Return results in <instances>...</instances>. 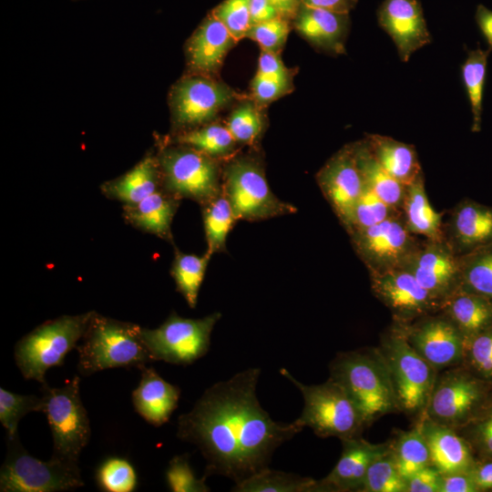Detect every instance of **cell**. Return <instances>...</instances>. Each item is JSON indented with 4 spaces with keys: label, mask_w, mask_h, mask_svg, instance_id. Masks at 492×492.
<instances>
[{
    "label": "cell",
    "mask_w": 492,
    "mask_h": 492,
    "mask_svg": "<svg viewBox=\"0 0 492 492\" xmlns=\"http://www.w3.org/2000/svg\"><path fill=\"white\" fill-rule=\"evenodd\" d=\"M260 374L259 368H249L214 384L178 418L177 436L200 450L205 477L222 475L238 483L268 467L277 447L302 429L272 420L261 407Z\"/></svg>",
    "instance_id": "obj_1"
},
{
    "label": "cell",
    "mask_w": 492,
    "mask_h": 492,
    "mask_svg": "<svg viewBox=\"0 0 492 492\" xmlns=\"http://www.w3.org/2000/svg\"><path fill=\"white\" fill-rule=\"evenodd\" d=\"M330 378L345 389L366 426L399 411L388 369L377 348L339 353L330 364Z\"/></svg>",
    "instance_id": "obj_2"
},
{
    "label": "cell",
    "mask_w": 492,
    "mask_h": 492,
    "mask_svg": "<svg viewBox=\"0 0 492 492\" xmlns=\"http://www.w3.org/2000/svg\"><path fill=\"white\" fill-rule=\"evenodd\" d=\"M140 326L93 313L77 345V371L84 376L109 368L142 369L154 362L140 336Z\"/></svg>",
    "instance_id": "obj_3"
},
{
    "label": "cell",
    "mask_w": 492,
    "mask_h": 492,
    "mask_svg": "<svg viewBox=\"0 0 492 492\" xmlns=\"http://www.w3.org/2000/svg\"><path fill=\"white\" fill-rule=\"evenodd\" d=\"M388 369L399 411L420 419L437 372L409 344L395 323L377 348Z\"/></svg>",
    "instance_id": "obj_4"
},
{
    "label": "cell",
    "mask_w": 492,
    "mask_h": 492,
    "mask_svg": "<svg viewBox=\"0 0 492 492\" xmlns=\"http://www.w3.org/2000/svg\"><path fill=\"white\" fill-rule=\"evenodd\" d=\"M281 374L302 393L303 408L294 421L302 428L307 426L322 438L340 440L360 436L366 426L357 406L345 389L332 378L320 384H304L286 369Z\"/></svg>",
    "instance_id": "obj_5"
},
{
    "label": "cell",
    "mask_w": 492,
    "mask_h": 492,
    "mask_svg": "<svg viewBox=\"0 0 492 492\" xmlns=\"http://www.w3.org/2000/svg\"><path fill=\"white\" fill-rule=\"evenodd\" d=\"M221 187L237 220H262L297 211L296 207L272 193L263 164L253 155L226 159L222 164Z\"/></svg>",
    "instance_id": "obj_6"
},
{
    "label": "cell",
    "mask_w": 492,
    "mask_h": 492,
    "mask_svg": "<svg viewBox=\"0 0 492 492\" xmlns=\"http://www.w3.org/2000/svg\"><path fill=\"white\" fill-rule=\"evenodd\" d=\"M491 403L492 383L462 364L437 373L423 416L459 429Z\"/></svg>",
    "instance_id": "obj_7"
},
{
    "label": "cell",
    "mask_w": 492,
    "mask_h": 492,
    "mask_svg": "<svg viewBox=\"0 0 492 492\" xmlns=\"http://www.w3.org/2000/svg\"><path fill=\"white\" fill-rule=\"evenodd\" d=\"M93 313L60 316L23 336L14 351L16 365L23 376L46 384V372L64 364L67 354L81 340Z\"/></svg>",
    "instance_id": "obj_8"
},
{
    "label": "cell",
    "mask_w": 492,
    "mask_h": 492,
    "mask_svg": "<svg viewBox=\"0 0 492 492\" xmlns=\"http://www.w3.org/2000/svg\"><path fill=\"white\" fill-rule=\"evenodd\" d=\"M78 463L31 456L19 436L6 438L5 459L0 469L1 492H57L83 487Z\"/></svg>",
    "instance_id": "obj_9"
},
{
    "label": "cell",
    "mask_w": 492,
    "mask_h": 492,
    "mask_svg": "<svg viewBox=\"0 0 492 492\" xmlns=\"http://www.w3.org/2000/svg\"><path fill=\"white\" fill-rule=\"evenodd\" d=\"M80 379L75 375L60 387L41 384V396L53 438L52 456L78 463L87 445L91 428L88 415L80 398Z\"/></svg>",
    "instance_id": "obj_10"
},
{
    "label": "cell",
    "mask_w": 492,
    "mask_h": 492,
    "mask_svg": "<svg viewBox=\"0 0 492 492\" xmlns=\"http://www.w3.org/2000/svg\"><path fill=\"white\" fill-rule=\"evenodd\" d=\"M158 161L162 188L179 200L202 205L222 190L220 159L181 145L164 149Z\"/></svg>",
    "instance_id": "obj_11"
},
{
    "label": "cell",
    "mask_w": 492,
    "mask_h": 492,
    "mask_svg": "<svg viewBox=\"0 0 492 492\" xmlns=\"http://www.w3.org/2000/svg\"><path fill=\"white\" fill-rule=\"evenodd\" d=\"M220 313L203 318H184L176 313L157 328H140V336L153 361L188 365L203 357L210 349L211 332Z\"/></svg>",
    "instance_id": "obj_12"
},
{
    "label": "cell",
    "mask_w": 492,
    "mask_h": 492,
    "mask_svg": "<svg viewBox=\"0 0 492 492\" xmlns=\"http://www.w3.org/2000/svg\"><path fill=\"white\" fill-rule=\"evenodd\" d=\"M349 236L369 274L401 268L421 241L408 231L402 212Z\"/></svg>",
    "instance_id": "obj_13"
},
{
    "label": "cell",
    "mask_w": 492,
    "mask_h": 492,
    "mask_svg": "<svg viewBox=\"0 0 492 492\" xmlns=\"http://www.w3.org/2000/svg\"><path fill=\"white\" fill-rule=\"evenodd\" d=\"M409 344L437 373L463 364L465 338L441 311L411 323L394 322Z\"/></svg>",
    "instance_id": "obj_14"
},
{
    "label": "cell",
    "mask_w": 492,
    "mask_h": 492,
    "mask_svg": "<svg viewBox=\"0 0 492 492\" xmlns=\"http://www.w3.org/2000/svg\"><path fill=\"white\" fill-rule=\"evenodd\" d=\"M374 296L391 312L394 322L411 323L441 310L442 303L404 269L370 274Z\"/></svg>",
    "instance_id": "obj_15"
},
{
    "label": "cell",
    "mask_w": 492,
    "mask_h": 492,
    "mask_svg": "<svg viewBox=\"0 0 492 492\" xmlns=\"http://www.w3.org/2000/svg\"><path fill=\"white\" fill-rule=\"evenodd\" d=\"M442 304L460 287L459 256L445 240L420 241L403 266Z\"/></svg>",
    "instance_id": "obj_16"
},
{
    "label": "cell",
    "mask_w": 492,
    "mask_h": 492,
    "mask_svg": "<svg viewBox=\"0 0 492 492\" xmlns=\"http://www.w3.org/2000/svg\"><path fill=\"white\" fill-rule=\"evenodd\" d=\"M324 198L347 231L356 203L364 190L353 143L337 151L316 174Z\"/></svg>",
    "instance_id": "obj_17"
},
{
    "label": "cell",
    "mask_w": 492,
    "mask_h": 492,
    "mask_svg": "<svg viewBox=\"0 0 492 492\" xmlns=\"http://www.w3.org/2000/svg\"><path fill=\"white\" fill-rule=\"evenodd\" d=\"M236 97L227 85L207 77H187L172 92L175 120L183 126H197L211 120Z\"/></svg>",
    "instance_id": "obj_18"
},
{
    "label": "cell",
    "mask_w": 492,
    "mask_h": 492,
    "mask_svg": "<svg viewBox=\"0 0 492 492\" xmlns=\"http://www.w3.org/2000/svg\"><path fill=\"white\" fill-rule=\"evenodd\" d=\"M377 21L393 40L403 62H408L415 51L431 43L418 0H384L377 11Z\"/></svg>",
    "instance_id": "obj_19"
},
{
    "label": "cell",
    "mask_w": 492,
    "mask_h": 492,
    "mask_svg": "<svg viewBox=\"0 0 492 492\" xmlns=\"http://www.w3.org/2000/svg\"><path fill=\"white\" fill-rule=\"evenodd\" d=\"M342 454L332 471L317 480L315 491H361L371 464L390 442L370 443L360 436L342 439Z\"/></svg>",
    "instance_id": "obj_20"
},
{
    "label": "cell",
    "mask_w": 492,
    "mask_h": 492,
    "mask_svg": "<svg viewBox=\"0 0 492 492\" xmlns=\"http://www.w3.org/2000/svg\"><path fill=\"white\" fill-rule=\"evenodd\" d=\"M444 240L458 256L492 243V207L461 200L444 223Z\"/></svg>",
    "instance_id": "obj_21"
},
{
    "label": "cell",
    "mask_w": 492,
    "mask_h": 492,
    "mask_svg": "<svg viewBox=\"0 0 492 492\" xmlns=\"http://www.w3.org/2000/svg\"><path fill=\"white\" fill-rule=\"evenodd\" d=\"M426 441L431 465L442 475L470 473L477 462L469 444L456 429L425 416L416 421Z\"/></svg>",
    "instance_id": "obj_22"
},
{
    "label": "cell",
    "mask_w": 492,
    "mask_h": 492,
    "mask_svg": "<svg viewBox=\"0 0 492 492\" xmlns=\"http://www.w3.org/2000/svg\"><path fill=\"white\" fill-rule=\"evenodd\" d=\"M292 25L304 39L319 50L331 55L345 53L344 44L350 27L349 14L302 4Z\"/></svg>",
    "instance_id": "obj_23"
},
{
    "label": "cell",
    "mask_w": 492,
    "mask_h": 492,
    "mask_svg": "<svg viewBox=\"0 0 492 492\" xmlns=\"http://www.w3.org/2000/svg\"><path fill=\"white\" fill-rule=\"evenodd\" d=\"M180 389L163 379L152 367L141 369V378L132 392L135 411L149 424L167 423L178 406Z\"/></svg>",
    "instance_id": "obj_24"
},
{
    "label": "cell",
    "mask_w": 492,
    "mask_h": 492,
    "mask_svg": "<svg viewBox=\"0 0 492 492\" xmlns=\"http://www.w3.org/2000/svg\"><path fill=\"white\" fill-rule=\"evenodd\" d=\"M235 43L226 26L210 13L189 41L190 64L197 71L214 73Z\"/></svg>",
    "instance_id": "obj_25"
},
{
    "label": "cell",
    "mask_w": 492,
    "mask_h": 492,
    "mask_svg": "<svg viewBox=\"0 0 492 492\" xmlns=\"http://www.w3.org/2000/svg\"><path fill=\"white\" fill-rule=\"evenodd\" d=\"M401 212L411 233L431 241L444 240L443 215L429 202L423 173L405 186Z\"/></svg>",
    "instance_id": "obj_26"
},
{
    "label": "cell",
    "mask_w": 492,
    "mask_h": 492,
    "mask_svg": "<svg viewBox=\"0 0 492 492\" xmlns=\"http://www.w3.org/2000/svg\"><path fill=\"white\" fill-rule=\"evenodd\" d=\"M364 140L379 164L404 185L423 173L413 145L379 134H367Z\"/></svg>",
    "instance_id": "obj_27"
},
{
    "label": "cell",
    "mask_w": 492,
    "mask_h": 492,
    "mask_svg": "<svg viewBox=\"0 0 492 492\" xmlns=\"http://www.w3.org/2000/svg\"><path fill=\"white\" fill-rule=\"evenodd\" d=\"M440 311L458 328L465 341L492 324V300L461 288L443 302Z\"/></svg>",
    "instance_id": "obj_28"
},
{
    "label": "cell",
    "mask_w": 492,
    "mask_h": 492,
    "mask_svg": "<svg viewBox=\"0 0 492 492\" xmlns=\"http://www.w3.org/2000/svg\"><path fill=\"white\" fill-rule=\"evenodd\" d=\"M179 202V199L159 190L136 204L125 205V217L134 226L171 241V223Z\"/></svg>",
    "instance_id": "obj_29"
},
{
    "label": "cell",
    "mask_w": 492,
    "mask_h": 492,
    "mask_svg": "<svg viewBox=\"0 0 492 492\" xmlns=\"http://www.w3.org/2000/svg\"><path fill=\"white\" fill-rule=\"evenodd\" d=\"M161 186L159 161L148 156L123 176L105 183L102 190L125 205H133L159 190Z\"/></svg>",
    "instance_id": "obj_30"
},
{
    "label": "cell",
    "mask_w": 492,
    "mask_h": 492,
    "mask_svg": "<svg viewBox=\"0 0 492 492\" xmlns=\"http://www.w3.org/2000/svg\"><path fill=\"white\" fill-rule=\"evenodd\" d=\"M364 184L392 208L401 210L405 185L391 176L371 153L364 138L353 143Z\"/></svg>",
    "instance_id": "obj_31"
},
{
    "label": "cell",
    "mask_w": 492,
    "mask_h": 492,
    "mask_svg": "<svg viewBox=\"0 0 492 492\" xmlns=\"http://www.w3.org/2000/svg\"><path fill=\"white\" fill-rule=\"evenodd\" d=\"M202 219L207 241V253L223 252L229 232L237 220L223 190L202 204Z\"/></svg>",
    "instance_id": "obj_32"
},
{
    "label": "cell",
    "mask_w": 492,
    "mask_h": 492,
    "mask_svg": "<svg viewBox=\"0 0 492 492\" xmlns=\"http://www.w3.org/2000/svg\"><path fill=\"white\" fill-rule=\"evenodd\" d=\"M492 48L477 47L468 50L467 56L461 67L464 87L470 103L473 132L481 130L483 112V94L487 76V66Z\"/></svg>",
    "instance_id": "obj_33"
},
{
    "label": "cell",
    "mask_w": 492,
    "mask_h": 492,
    "mask_svg": "<svg viewBox=\"0 0 492 492\" xmlns=\"http://www.w3.org/2000/svg\"><path fill=\"white\" fill-rule=\"evenodd\" d=\"M390 448L397 470L405 480L431 465L429 449L417 424L410 430L400 432L390 442Z\"/></svg>",
    "instance_id": "obj_34"
},
{
    "label": "cell",
    "mask_w": 492,
    "mask_h": 492,
    "mask_svg": "<svg viewBox=\"0 0 492 492\" xmlns=\"http://www.w3.org/2000/svg\"><path fill=\"white\" fill-rule=\"evenodd\" d=\"M317 480L268 467L236 483L237 492H314Z\"/></svg>",
    "instance_id": "obj_35"
},
{
    "label": "cell",
    "mask_w": 492,
    "mask_h": 492,
    "mask_svg": "<svg viewBox=\"0 0 492 492\" xmlns=\"http://www.w3.org/2000/svg\"><path fill=\"white\" fill-rule=\"evenodd\" d=\"M177 142L222 160L235 155L237 145L226 125L217 123L183 132L177 137Z\"/></svg>",
    "instance_id": "obj_36"
},
{
    "label": "cell",
    "mask_w": 492,
    "mask_h": 492,
    "mask_svg": "<svg viewBox=\"0 0 492 492\" xmlns=\"http://www.w3.org/2000/svg\"><path fill=\"white\" fill-rule=\"evenodd\" d=\"M460 287L492 300V243L459 256Z\"/></svg>",
    "instance_id": "obj_37"
},
{
    "label": "cell",
    "mask_w": 492,
    "mask_h": 492,
    "mask_svg": "<svg viewBox=\"0 0 492 492\" xmlns=\"http://www.w3.org/2000/svg\"><path fill=\"white\" fill-rule=\"evenodd\" d=\"M210 255L189 254L177 251L171 266L177 290L182 294L188 305L195 308Z\"/></svg>",
    "instance_id": "obj_38"
},
{
    "label": "cell",
    "mask_w": 492,
    "mask_h": 492,
    "mask_svg": "<svg viewBox=\"0 0 492 492\" xmlns=\"http://www.w3.org/2000/svg\"><path fill=\"white\" fill-rule=\"evenodd\" d=\"M42 396L20 395L0 388V422L6 429L7 438H14L22 417L31 412H43Z\"/></svg>",
    "instance_id": "obj_39"
},
{
    "label": "cell",
    "mask_w": 492,
    "mask_h": 492,
    "mask_svg": "<svg viewBox=\"0 0 492 492\" xmlns=\"http://www.w3.org/2000/svg\"><path fill=\"white\" fill-rule=\"evenodd\" d=\"M363 492H406L405 478L399 474L390 448L370 466Z\"/></svg>",
    "instance_id": "obj_40"
},
{
    "label": "cell",
    "mask_w": 492,
    "mask_h": 492,
    "mask_svg": "<svg viewBox=\"0 0 492 492\" xmlns=\"http://www.w3.org/2000/svg\"><path fill=\"white\" fill-rule=\"evenodd\" d=\"M226 127L237 144L251 146L259 139L264 120L258 107L246 101L231 112Z\"/></svg>",
    "instance_id": "obj_41"
},
{
    "label": "cell",
    "mask_w": 492,
    "mask_h": 492,
    "mask_svg": "<svg viewBox=\"0 0 492 492\" xmlns=\"http://www.w3.org/2000/svg\"><path fill=\"white\" fill-rule=\"evenodd\" d=\"M96 479L99 487L108 492H131L137 487V474L128 460L112 456L97 467Z\"/></svg>",
    "instance_id": "obj_42"
},
{
    "label": "cell",
    "mask_w": 492,
    "mask_h": 492,
    "mask_svg": "<svg viewBox=\"0 0 492 492\" xmlns=\"http://www.w3.org/2000/svg\"><path fill=\"white\" fill-rule=\"evenodd\" d=\"M398 212L401 210L389 206L364 184L347 233L377 224Z\"/></svg>",
    "instance_id": "obj_43"
},
{
    "label": "cell",
    "mask_w": 492,
    "mask_h": 492,
    "mask_svg": "<svg viewBox=\"0 0 492 492\" xmlns=\"http://www.w3.org/2000/svg\"><path fill=\"white\" fill-rule=\"evenodd\" d=\"M463 364L492 383V324L465 341Z\"/></svg>",
    "instance_id": "obj_44"
},
{
    "label": "cell",
    "mask_w": 492,
    "mask_h": 492,
    "mask_svg": "<svg viewBox=\"0 0 492 492\" xmlns=\"http://www.w3.org/2000/svg\"><path fill=\"white\" fill-rule=\"evenodd\" d=\"M456 430L469 444L477 460L492 459V403L475 419Z\"/></svg>",
    "instance_id": "obj_45"
},
{
    "label": "cell",
    "mask_w": 492,
    "mask_h": 492,
    "mask_svg": "<svg viewBox=\"0 0 492 492\" xmlns=\"http://www.w3.org/2000/svg\"><path fill=\"white\" fill-rule=\"evenodd\" d=\"M237 41L246 36L250 27V0H224L211 12Z\"/></svg>",
    "instance_id": "obj_46"
},
{
    "label": "cell",
    "mask_w": 492,
    "mask_h": 492,
    "mask_svg": "<svg viewBox=\"0 0 492 492\" xmlns=\"http://www.w3.org/2000/svg\"><path fill=\"white\" fill-rule=\"evenodd\" d=\"M166 481L173 492H208L205 478H198L189 462V456H175L166 470Z\"/></svg>",
    "instance_id": "obj_47"
},
{
    "label": "cell",
    "mask_w": 492,
    "mask_h": 492,
    "mask_svg": "<svg viewBox=\"0 0 492 492\" xmlns=\"http://www.w3.org/2000/svg\"><path fill=\"white\" fill-rule=\"evenodd\" d=\"M291 30V21L277 17L252 25L246 36L257 42L261 50L277 53L282 48Z\"/></svg>",
    "instance_id": "obj_48"
},
{
    "label": "cell",
    "mask_w": 492,
    "mask_h": 492,
    "mask_svg": "<svg viewBox=\"0 0 492 492\" xmlns=\"http://www.w3.org/2000/svg\"><path fill=\"white\" fill-rule=\"evenodd\" d=\"M292 83L266 77L257 73L251 83L253 98L261 105L281 97L290 91Z\"/></svg>",
    "instance_id": "obj_49"
},
{
    "label": "cell",
    "mask_w": 492,
    "mask_h": 492,
    "mask_svg": "<svg viewBox=\"0 0 492 492\" xmlns=\"http://www.w3.org/2000/svg\"><path fill=\"white\" fill-rule=\"evenodd\" d=\"M442 474L432 465L405 479L406 492H440Z\"/></svg>",
    "instance_id": "obj_50"
},
{
    "label": "cell",
    "mask_w": 492,
    "mask_h": 492,
    "mask_svg": "<svg viewBox=\"0 0 492 492\" xmlns=\"http://www.w3.org/2000/svg\"><path fill=\"white\" fill-rule=\"evenodd\" d=\"M257 74L279 81L292 83L290 72L277 53L261 50Z\"/></svg>",
    "instance_id": "obj_51"
},
{
    "label": "cell",
    "mask_w": 492,
    "mask_h": 492,
    "mask_svg": "<svg viewBox=\"0 0 492 492\" xmlns=\"http://www.w3.org/2000/svg\"><path fill=\"white\" fill-rule=\"evenodd\" d=\"M440 492H479L470 473L442 475Z\"/></svg>",
    "instance_id": "obj_52"
},
{
    "label": "cell",
    "mask_w": 492,
    "mask_h": 492,
    "mask_svg": "<svg viewBox=\"0 0 492 492\" xmlns=\"http://www.w3.org/2000/svg\"><path fill=\"white\" fill-rule=\"evenodd\" d=\"M250 15L251 26L281 17L270 0H250Z\"/></svg>",
    "instance_id": "obj_53"
},
{
    "label": "cell",
    "mask_w": 492,
    "mask_h": 492,
    "mask_svg": "<svg viewBox=\"0 0 492 492\" xmlns=\"http://www.w3.org/2000/svg\"><path fill=\"white\" fill-rule=\"evenodd\" d=\"M470 475L479 492L492 490V459L477 460Z\"/></svg>",
    "instance_id": "obj_54"
},
{
    "label": "cell",
    "mask_w": 492,
    "mask_h": 492,
    "mask_svg": "<svg viewBox=\"0 0 492 492\" xmlns=\"http://www.w3.org/2000/svg\"><path fill=\"white\" fill-rule=\"evenodd\" d=\"M308 6L349 14L357 4V0H302Z\"/></svg>",
    "instance_id": "obj_55"
},
{
    "label": "cell",
    "mask_w": 492,
    "mask_h": 492,
    "mask_svg": "<svg viewBox=\"0 0 492 492\" xmlns=\"http://www.w3.org/2000/svg\"><path fill=\"white\" fill-rule=\"evenodd\" d=\"M475 20L489 47L492 48V10L479 4L476 9Z\"/></svg>",
    "instance_id": "obj_56"
},
{
    "label": "cell",
    "mask_w": 492,
    "mask_h": 492,
    "mask_svg": "<svg viewBox=\"0 0 492 492\" xmlns=\"http://www.w3.org/2000/svg\"><path fill=\"white\" fill-rule=\"evenodd\" d=\"M276 8L279 15L292 21L301 6L302 0H270Z\"/></svg>",
    "instance_id": "obj_57"
}]
</instances>
